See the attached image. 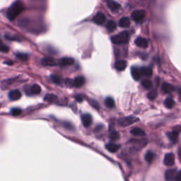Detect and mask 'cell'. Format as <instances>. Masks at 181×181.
Returning <instances> with one entry per match:
<instances>
[{
    "label": "cell",
    "instance_id": "4fadbf2b",
    "mask_svg": "<svg viewBox=\"0 0 181 181\" xmlns=\"http://www.w3.org/2000/svg\"><path fill=\"white\" fill-rule=\"evenodd\" d=\"M127 63L125 60H119L115 63V68L118 71H123L127 67Z\"/></svg>",
    "mask_w": 181,
    "mask_h": 181
},
{
    "label": "cell",
    "instance_id": "74e56055",
    "mask_svg": "<svg viewBox=\"0 0 181 181\" xmlns=\"http://www.w3.org/2000/svg\"><path fill=\"white\" fill-rule=\"evenodd\" d=\"M5 64H8V65H12V62H7V61H5Z\"/></svg>",
    "mask_w": 181,
    "mask_h": 181
},
{
    "label": "cell",
    "instance_id": "d6a6232c",
    "mask_svg": "<svg viewBox=\"0 0 181 181\" xmlns=\"http://www.w3.org/2000/svg\"><path fill=\"white\" fill-rule=\"evenodd\" d=\"M110 139H111V140H113V141H116V140L119 139V134L117 132H113L110 135Z\"/></svg>",
    "mask_w": 181,
    "mask_h": 181
},
{
    "label": "cell",
    "instance_id": "1f68e13d",
    "mask_svg": "<svg viewBox=\"0 0 181 181\" xmlns=\"http://www.w3.org/2000/svg\"><path fill=\"white\" fill-rule=\"evenodd\" d=\"M16 57H18V59H20V60L22 61H26L28 60V55H26V54L24 53H18L16 54Z\"/></svg>",
    "mask_w": 181,
    "mask_h": 181
},
{
    "label": "cell",
    "instance_id": "d4e9b609",
    "mask_svg": "<svg viewBox=\"0 0 181 181\" xmlns=\"http://www.w3.org/2000/svg\"><path fill=\"white\" fill-rule=\"evenodd\" d=\"M105 104H106V106L107 107L110 108H113L115 107V101L111 97L106 98V100H105Z\"/></svg>",
    "mask_w": 181,
    "mask_h": 181
},
{
    "label": "cell",
    "instance_id": "30bf717a",
    "mask_svg": "<svg viewBox=\"0 0 181 181\" xmlns=\"http://www.w3.org/2000/svg\"><path fill=\"white\" fill-rule=\"evenodd\" d=\"M8 96H9V99L11 100V101H16V100L19 99L21 97V94L20 91L15 89V90L9 91Z\"/></svg>",
    "mask_w": 181,
    "mask_h": 181
},
{
    "label": "cell",
    "instance_id": "2e32d148",
    "mask_svg": "<svg viewBox=\"0 0 181 181\" xmlns=\"http://www.w3.org/2000/svg\"><path fill=\"white\" fill-rule=\"evenodd\" d=\"M74 86L75 87H82L85 83V79L84 77H77L74 79Z\"/></svg>",
    "mask_w": 181,
    "mask_h": 181
},
{
    "label": "cell",
    "instance_id": "44dd1931",
    "mask_svg": "<svg viewBox=\"0 0 181 181\" xmlns=\"http://www.w3.org/2000/svg\"><path fill=\"white\" fill-rule=\"evenodd\" d=\"M130 132H131L132 135H135V136H144L145 135V132L143 130H142L141 128L139 127L133 128Z\"/></svg>",
    "mask_w": 181,
    "mask_h": 181
},
{
    "label": "cell",
    "instance_id": "7a4b0ae2",
    "mask_svg": "<svg viewBox=\"0 0 181 181\" xmlns=\"http://www.w3.org/2000/svg\"><path fill=\"white\" fill-rule=\"evenodd\" d=\"M130 40V33L128 31H123L119 34H117L111 38V40L113 43L121 45V44H126L128 43Z\"/></svg>",
    "mask_w": 181,
    "mask_h": 181
},
{
    "label": "cell",
    "instance_id": "9c48e42d",
    "mask_svg": "<svg viewBox=\"0 0 181 181\" xmlns=\"http://www.w3.org/2000/svg\"><path fill=\"white\" fill-rule=\"evenodd\" d=\"M135 44L140 48H146L148 47V41L146 38H142V37H139L135 40Z\"/></svg>",
    "mask_w": 181,
    "mask_h": 181
},
{
    "label": "cell",
    "instance_id": "7c38bea8",
    "mask_svg": "<svg viewBox=\"0 0 181 181\" xmlns=\"http://www.w3.org/2000/svg\"><path fill=\"white\" fill-rule=\"evenodd\" d=\"M59 63H60L61 66H63V67H65V66H69L73 65L74 63V60L73 58H72V57H64V58L61 59Z\"/></svg>",
    "mask_w": 181,
    "mask_h": 181
},
{
    "label": "cell",
    "instance_id": "ba28073f",
    "mask_svg": "<svg viewBox=\"0 0 181 181\" xmlns=\"http://www.w3.org/2000/svg\"><path fill=\"white\" fill-rule=\"evenodd\" d=\"M41 63L44 66H49V67L57 65V62L52 57H44L42 59Z\"/></svg>",
    "mask_w": 181,
    "mask_h": 181
},
{
    "label": "cell",
    "instance_id": "8d00e7d4",
    "mask_svg": "<svg viewBox=\"0 0 181 181\" xmlns=\"http://www.w3.org/2000/svg\"><path fill=\"white\" fill-rule=\"evenodd\" d=\"M176 180H177V181H181V174L180 173H179L178 175H177Z\"/></svg>",
    "mask_w": 181,
    "mask_h": 181
},
{
    "label": "cell",
    "instance_id": "6da1fadb",
    "mask_svg": "<svg viewBox=\"0 0 181 181\" xmlns=\"http://www.w3.org/2000/svg\"><path fill=\"white\" fill-rule=\"evenodd\" d=\"M24 9V5L21 1H15L11 6L6 12V16L9 20H14Z\"/></svg>",
    "mask_w": 181,
    "mask_h": 181
},
{
    "label": "cell",
    "instance_id": "277c9868",
    "mask_svg": "<svg viewBox=\"0 0 181 181\" xmlns=\"http://www.w3.org/2000/svg\"><path fill=\"white\" fill-rule=\"evenodd\" d=\"M145 16V11L142 9L135 10L131 14V17L135 21L139 22L143 19Z\"/></svg>",
    "mask_w": 181,
    "mask_h": 181
},
{
    "label": "cell",
    "instance_id": "4dcf8cb0",
    "mask_svg": "<svg viewBox=\"0 0 181 181\" xmlns=\"http://www.w3.org/2000/svg\"><path fill=\"white\" fill-rule=\"evenodd\" d=\"M11 113L13 116H19V115H21V110L20 109V108H13L12 110H11Z\"/></svg>",
    "mask_w": 181,
    "mask_h": 181
},
{
    "label": "cell",
    "instance_id": "484cf974",
    "mask_svg": "<svg viewBox=\"0 0 181 181\" xmlns=\"http://www.w3.org/2000/svg\"><path fill=\"white\" fill-rule=\"evenodd\" d=\"M154 157L155 155L153 152L147 151L146 154H145V160H146L148 163H151L152 161L154 158Z\"/></svg>",
    "mask_w": 181,
    "mask_h": 181
},
{
    "label": "cell",
    "instance_id": "e0dca14e",
    "mask_svg": "<svg viewBox=\"0 0 181 181\" xmlns=\"http://www.w3.org/2000/svg\"><path fill=\"white\" fill-rule=\"evenodd\" d=\"M175 88L174 86L171 85V84H168V83H164L162 85V90L163 91L164 93L166 94H170V93L173 92L174 91Z\"/></svg>",
    "mask_w": 181,
    "mask_h": 181
},
{
    "label": "cell",
    "instance_id": "ffe728a7",
    "mask_svg": "<svg viewBox=\"0 0 181 181\" xmlns=\"http://www.w3.org/2000/svg\"><path fill=\"white\" fill-rule=\"evenodd\" d=\"M106 149L111 153H116L119 150L120 146L118 144H108L106 146Z\"/></svg>",
    "mask_w": 181,
    "mask_h": 181
},
{
    "label": "cell",
    "instance_id": "9a60e30c",
    "mask_svg": "<svg viewBox=\"0 0 181 181\" xmlns=\"http://www.w3.org/2000/svg\"><path fill=\"white\" fill-rule=\"evenodd\" d=\"M167 135H168L169 139H170L172 142L175 143L177 141V139H178L179 132L177 130H174V131L171 132H168L167 134Z\"/></svg>",
    "mask_w": 181,
    "mask_h": 181
},
{
    "label": "cell",
    "instance_id": "7402d4cb",
    "mask_svg": "<svg viewBox=\"0 0 181 181\" xmlns=\"http://www.w3.org/2000/svg\"><path fill=\"white\" fill-rule=\"evenodd\" d=\"M140 70H141L142 74L146 77H151L152 73H153L152 69L151 68H149V67H142Z\"/></svg>",
    "mask_w": 181,
    "mask_h": 181
},
{
    "label": "cell",
    "instance_id": "5bb4252c",
    "mask_svg": "<svg viewBox=\"0 0 181 181\" xmlns=\"http://www.w3.org/2000/svg\"><path fill=\"white\" fill-rule=\"evenodd\" d=\"M131 74L133 79L135 80H139L141 78V70H139L137 67H132L131 69Z\"/></svg>",
    "mask_w": 181,
    "mask_h": 181
},
{
    "label": "cell",
    "instance_id": "8fae6325",
    "mask_svg": "<svg viewBox=\"0 0 181 181\" xmlns=\"http://www.w3.org/2000/svg\"><path fill=\"white\" fill-rule=\"evenodd\" d=\"M82 121L83 125L85 127H89V125L92 123V118H91V115L89 114H84L82 116Z\"/></svg>",
    "mask_w": 181,
    "mask_h": 181
},
{
    "label": "cell",
    "instance_id": "f546056e",
    "mask_svg": "<svg viewBox=\"0 0 181 181\" xmlns=\"http://www.w3.org/2000/svg\"><path fill=\"white\" fill-rule=\"evenodd\" d=\"M51 79L52 82L57 84H61L62 83V77H60V76L58 75H55V74H53V75L51 76Z\"/></svg>",
    "mask_w": 181,
    "mask_h": 181
},
{
    "label": "cell",
    "instance_id": "5b68a950",
    "mask_svg": "<svg viewBox=\"0 0 181 181\" xmlns=\"http://www.w3.org/2000/svg\"><path fill=\"white\" fill-rule=\"evenodd\" d=\"M163 163L167 166H172L175 163V156H174L173 154H166L165 155V157H164Z\"/></svg>",
    "mask_w": 181,
    "mask_h": 181
},
{
    "label": "cell",
    "instance_id": "d6986e66",
    "mask_svg": "<svg viewBox=\"0 0 181 181\" xmlns=\"http://www.w3.org/2000/svg\"><path fill=\"white\" fill-rule=\"evenodd\" d=\"M118 24H119V26L122 27V28H127L130 25V18L127 17L121 18L120 19Z\"/></svg>",
    "mask_w": 181,
    "mask_h": 181
},
{
    "label": "cell",
    "instance_id": "603a6c76",
    "mask_svg": "<svg viewBox=\"0 0 181 181\" xmlns=\"http://www.w3.org/2000/svg\"><path fill=\"white\" fill-rule=\"evenodd\" d=\"M116 23L113 21H109L108 22L107 25H106V28L108 32H113L116 29Z\"/></svg>",
    "mask_w": 181,
    "mask_h": 181
},
{
    "label": "cell",
    "instance_id": "52a82bcc",
    "mask_svg": "<svg viewBox=\"0 0 181 181\" xmlns=\"http://www.w3.org/2000/svg\"><path fill=\"white\" fill-rule=\"evenodd\" d=\"M176 177V170L175 169H169L165 173V178L166 180L170 181L175 180Z\"/></svg>",
    "mask_w": 181,
    "mask_h": 181
},
{
    "label": "cell",
    "instance_id": "836d02e7",
    "mask_svg": "<svg viewBox=\"0 0 181 181\" xmlns=\"http://www.w3.org/2000/svg\"><path fill=\"white\" fill-rule=\"evenodd\" d=\"M147 96H148V98L150 100L155 99L156 97L157 96V92L156 91H150V92L148 94V95H147Z\"/></svg>",
    "mask_w": 181,
    "mask_h": 181
},
{
    "label": "cell",
    "instance_id": "3957f363",
    "mask_svg": "<svg viewBox=\"0 0 181 181\" xmlns=\"http://www.w3.org/2000/svg\"><path fill=\"white\" fill-rule=\"evenodd\" d=\"M138 121V118H135V117H125V118H121L118 120V123L120 126L123 127H126L128 126V125L132 124V123H135V122Z\"/></svg>",
    "mask_w": 181,
    "mask_h": 181
},
{
    "label": "cell",
    "instance_id": "f1b7e54d",
    "mask_svg": "<svg viewBox=\"0 0 181 181\" xmlns=\"http://www.w3.org/2000/svg\"><path fill=\"white\" fill-rule=\"evenodd\" d=\"M175 103H174V101L170 98H168V99L165 100V102H164V105L167 108H173V106H174Z\"/></svg>",
    "mask_w": 181,
    "mask_h": 181
},
{
    "label": "cell",
    "instance_id": "cb8c5ba5",
    "mask_svg": "<svg viewBox=\"0 0 181 181\" xmlns=\"http://www.w3.org/2000/svg\"><path fill=\"white\" fill-rule=\"evenodd\" d=\"M57 99V96L56 95H55V94H47V95H45V98H44V100L48 103H52L56 101Z\"/></svg>",
    "mask_w": 181,
    "mask_h": 181
},
{
    "label": "cell",
    "instance_id": "d590c367",
    "mask_svg": "<svg viewBox=\"0 0 181 181\" xmlns=\"http://www.w3.org/2000/svg\"><path fill=\"white\" fill-rule=\"evenodd\" d=\"M75 99L77 100L78 102H82V101H83V100H84L83 96L82 95H76Z\"/></svg>",
    "mask_w": 181,
    "mask_h": 181
},
{
    "label": "cell",
    "instance_id": "ac0fdd59",
    "mask_svg": "<svg viewBox=\"0 0 181 181\" xmlns=\"http://www.w3.org/2000/svg\"><path fill=\"white\" fill-rule=\"evenodd\" d=\"M108 6L111 9V11H116L120 9V4L114 1H109L108 2Z\"/></svg>",
    "mask_w": 181,
    "mask_h": 181
},
{
    "label": "cell",
    "instance_id": "8992f818",
    "mask_svg": "<svg viewBox=\"0 0 181 181\" xmlns=\"http://www.w3.org/2000/svg\"><path fill=\"white\" fill-rule=\"evenodd\" d=\"M106 17L105 14L102 12H99L96 13V15L94 17V21L96 24L102 25L106 21Z\"/></svg>",
    "mask_w": 181,
    "mask_h": 181
},
{
    "label": "cell",
    "instance_id": "e575fe53",
    "mask_svg": "<svg viewBox=\"0 0 181 181\" xmlns=\"http://www.w3.org/2000/svg\"><path fill=\"white\" fill-rule=\"evenodd\" d=\"M1 50L2 52H7L8 51H9V48L6 47V45H4V44H2L1 47Z\"/></svg>",
    "mask_w": 181,
    "mask_h": 181
},
{
    "label": "cell",
    "instance_id": "4316f807",
    "mask_svg": "<svg viewBox=\"0 0 181 181\" xmlns=\"http://www.w3.org/2000/svg\"><path fill=\"white\" fill-rule=\"evenodd\" d=\"M32 94H39L41 92V88L38 84H34L31 86Z\"/></svg>",
    "mask_w": 181,
    "mask_h": 181
},
{
    "label": "cell",
    "instance_id": "83f0119b",
    "mask_svg": "<svg viewBox=\"0 0 181 181\" xmlns=\"http://www.w3.org/2000/svg\"><path fill=\"white\" fill-rule=\"evenodd\" d=\"M142 85L146 89H150L152 87V82L149 79H144L142 82Z\"/></svg>",
    "mask_w": 181,
    "mask_h": 181
}]
</instances>
